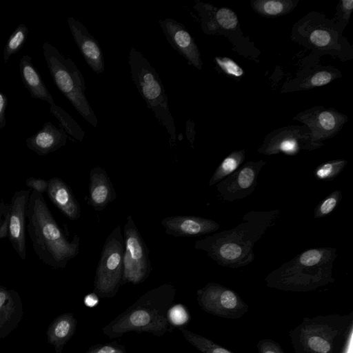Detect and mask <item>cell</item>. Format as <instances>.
<instances>
[{"label":"cell","mask_w":353,"mask_h":353,"mask_svg":"<svg viewBox=\"0 0 353 353\" xmlns=\"http://www.w3.org/2000/svg\"><path fill=\"white\" fill-rule=\"evenodd\" d=\"M279 214V210L248 212L235 228L199 239L194 247L223 267L245 266L254 259L255 243L274 224Z\"/></svg>","instance_id":"6da1fadb"},{"label":"cell","mask_w":353,"mask_h":353,"mask_svg":"<svg viewBox=\"0 0 353 353\" xmlns=\"http://www.w3.org/2000/svg\"><path fill=\"white\" fill-rule=\"evenodd\" d=\"M27 229L34 252L45 264L65 268L79 253L80 238L69 241L54 219L43 194L32 190L27 205Z\"/></svg>","instance_id":"7a4b0ae2"},{"label":"cell","mask_w":353,"mask_h":353,"mask_svg":"<svg viewBox=\"0 0 353 353\" xmlns=\"http://www.w3.org/2000/svg\"><path fill=\"white\" fill-rule=\"evenodd\" d=\"M176 289L164 283L141 295L131 306L102 328L110 339L125 333L148 332L162 336L169 330L168 311L172 306Z\"/></svg>","instance_id":"3957f363"},{"label":"cell","mask_w":353,"mask_h":353,"mask_svg":"<svg viewBox=\"0 0 353 353\" xmlns=\"http://www.w3.org/2000/svg\"><path fill=\"white\" fill-rule=\"evenodd\" d=\"M336 256L335 248L306 250L270 272L265 284L290 292H308L326 285L334 281L332 268Z\"/></svg>","instance_id":"277c9868"},{"label":"cell","mask_w":353,"mask_h":353,"mask_svg":"<svg viewBox=\"0 0 353 353\" xmlns=\"http://www.w3.org/2000/svg\"><path fill=\"white\" fill-rule=\"evenodd\" d=\"M352 315L305 318L290 333L296 353H341L351 333Z\"/></svg>","instance_id":"5b68a950"},{"label":"cell","mask_w":353,"mask_h":353,"mask_svg":"<svg viewBox=\"0 0 353 353\" xmlns=\"http://www.w3.org/2000/svg\"><path fill=\"white\" fill-rule=\"evenodd\" d=\"M128 65L132 80L147 107L166 129L170 142L174 144L176 140L174 120L169 108L168 97L157 72L143 54L134 48L130 50Z\"/></svg>","instance_id":"8992f818"},{"label":"cell","mask_w":353,"mask_h":353,"mask_svg":"<svg viewBox=\"0 0 353 353\" xmlns=\"http://www.w3.org/2000/svg\"><path fill=\"white\" fill-rule=\"evenodd\" d=\"M43 53L51 77L60 92L79 114L93 127L97 118L85 94L84 78L74 62L65 57L48 42L43 43Z\"/></svg>","instance_id":"52a82bcc"},{"label":"cell","mask_w":353,"mask_h":353,"mask_svg":"<svg viewBox=\"0 0 353 353\" xmlns=\"http://www.w3.org/2000/svg\"><path fill=\"white\" fill-rule=\"evenodd\" d=\"M334 22L327 21L321 14L311 12L294 25L292 38L310 50L335 54L344 59V50L348 44Z\"/></svg>","instance_id":"ba28073f"},{"label":"cell","mask_w":353,"mask_h":353,"mask_svg":"<svg viewBox=\"0 0 353 353\" xmlns=\"http://www.w3.org/2000/svg\"><path fill=\"white\" fill-rule=\"evenodd\" d=\"M123 236L118 225L108 236L96 269L93 292L99 298L114 297L121 285Z\"/></svg>","instance_id":"9c48e42d"},{"label":"cell","mask_w":353,"mask_h":353,"mask_svg":"<svg viewBox=\"0 0 353 353\" xmlns=\"http://www.w3.org/2000/svg\"><path fill=\"white\" fill-rule=\"evenodd\" d=\"M123 242L121 285L128 283L134 285L141 283L148 277L152 268L149 250L131 215L126 217Z\"/></svg>","instance_id":"30bf717a"},{"label":"cell","mask_w":353,"mask_h":353,"mask_svg":"<svg viewBox=\"0 0 353 353\" xmlns=\"http://www.w3.org/2000/svg\"><path fill=\"white\" fill-rule=\"evenodd\" d=\"M196 299L204 311L224 319H239L248 311L236 292L216 283H208L198 290Z\"/></svg>","instance_id":"8fae6325"},{"label":"cell","mask_w":353,"mask_h":353,"mask_svg":"<svg viewBox=\"0 0 353 353\" xmlns=\"http://www.w3.org/2000/svg\"><path fill=\"white\" fill-rule=\"evenodd\" d=\"M293 119L304 123L309 129L311 150L323 146V141L337 134L347 121L346 115L334 108L323 106L304 110Z\"/></svg>","instance_id":"7c38bea8"},{"label":"cell","mask_w":353,"mask_h":353,"mask_svg":"<svg viewBox=\"0 0 353 353\" xmlns=\"http://www.w3.org/2000/svg\"><path fill=\"white\" fill-rule=\"evenodd\" d=\"M303 150H311L309 129L305 126L290 125L270 132L258 152L266 155H295Z\"/></svg>","instance_id":"4fadbf2b"},{"label":"cell","mask_w":353,"mask_h":353,"mask_svg":"<svg viewBox=\"0 0 353 353\" xmlns=\"http://www.w3.org/2000/svg\"><path fill=\"white\" fill-rule=\"evenodd\" d=\"M265 164L263 160L248 161L217 183L216 188L221 199L234 201L250 196L254 191L258 176Z\"/></svg>","instance_id":"5bb4252c"},{"label":"cell","mask_w":353,"mask_h":353,"mask_svg":"<svg viewBox=\"0 0 353 353\" xmlns=\"http://www.w3.org/2000/svg\"><path fill=\"white\" fill-rule=\"evenodd\" d=\"M32 190L14 192L10 203L8 239L21 260L26 257V219L27 205Z\"/></svg>","instance_id":"9a60e30c"},{"label":"cell","mask_w":353,"mask_h":353,"mask_svg":"<svg viewBox=\"0 0 353 353\" xmlns=\"http://www.w3.org/2000/svg\"><path fill=\"white\" fill-rule=\"evenodd\" d=\"M163 32L170 43L190 65L201 70L203 62L194 39L183 24L171 18L159 21Z\"/></svg>","instance_id":"2e32d148"},{"label":"cell","mask_w":353,"mask_h":353,"mask_svg":"<svg viewBox=\"0 0 353 353\" xmlns=\"http://www.w3.org/2000/svg\"><path fill=\"white\" fill-rule=\"evenodd\" d=\"M167 234L174 237L198 236L211 234L220 228L212 219L196 216H172L161 221Z\"/></svg>","instance_id":"e0dca14e"},{"label":"cell","mask_w":353,"mask_h":353,"mask_svg":"<svg viewBox=\"0 0 353 353\" xmlns=\"http://www.w3.org/2000/svg\"><path fill=\"white\" fill-rule=\"evenodd\" d=\"M67 22L73 39L88 66L97 74L103 72L104 59L97 40L79 20L70 17Z\"/></svg>","instance_id":"ac0fdd59"},{"label":"cell","mask_w":353,"mask_h":353,"mask_svg":"<svg viewBox=\"0 0 353 353\" xmlns=\"http://www.w3.org/2000/svg\"><path fill=\"white\" fill-rule=\"evenodd\" d=\"M194 8L200 17L201 28L207 34L219 33L220 30H233L239 25L237 15L230 8H216L199 1Z\"/></svg>","instance_id":"d6986e66"},{"label":"cell","mask_w":353,"mask_h":353,"mask_svg":"<svg viewBox=\"0 0 353 353\" xmlns=\"http://www.w3.org/2000/svg\"><path fill=\"white\" fill-rule=\"evenodd\" d=\"M23 315V303L19 293L0 285V339L17 328Z\"/></svg>","instance_id":"ffe728a7"},{"label":"cell","mask_w":353,"mask_h":353,"mask_svg":"<svg viewBox=\"0 0 353 353\" xmlns=\"http://www.w3.org/2000/svg\"><path fill=\"white\" fill-rule=\"evenodd\" d=\"M88 203L95 211L104 210L117 198L113 184L105 170L97 165L90 172Z\"/></svg>","instance_id":"44dd1931"},{"label":"cell","mask_w":353,"mask_h":353,"mask_svg":"<svg viewBox=\"0 0 353 353\" xmlns=\"http://www.w3.org/2000/svg\"><path fill=\"white\" fill-rule=\"evenodd\" d=\"M67 139L68 134L62 128L47 121L36 134L26 139V143L30 150L44 156L64 146Z\"/></svg>","instance_id":"7402d4cb"},{"label":"cell","mask_w":353,"mask_h":353,"mask_svg":"<svg viewBox=\"0 0 353 353\" xmlns=\"http://www.w3.org/2000/svg\"><path fill=\"white\" fill-rule=\"evenodd\" d=\"M46 193L52 203L70 220L80 218L79 203L62 179L54 176L49 179Z\"/></svg>","instance_id":"603a6c76"},{"label":"cell","mask_w":353,"mask_h":353,"mask_svg":"<svg viewBox=\"0 0 353 353\" xmlns=\"http://www.w3.org/2000/svg\"><path fill=\"white\" fill-rule=\"evenodd\" d=\"M19 72L22 83L32 98L47 101L50 105L54 101L39 72L32 63V57L23 55L19 61Z\"/></svg>","instance_id":"cb8c5ba5"},{"label":"cell","mask_w":353,"mask_h":353,"mask_svg":"<svg viewBox=\"0 0 353 353\" xmlns=\"http://www.w3.org/2000/svg\"><path fill=\"white\" fill-rule=\"evenodd\" d=\"M77 319L72 313L57 316L47 330L48 342L52 345L57 353H61L64 345L75 332Z\"/></svg>","instance_id":"d4e9b609"},{"label":"cell","mask_w":353,"mask_h":353,"mask_svg":"<svg viewBox=\"0 0 353 353\" xmlns=\"http://www.w3.org/2000/svg\"><path fill=\"white\" fill-rule=\"evenodd\" d=\"M299 0H255L251 1L252 9L264 17H277L294 10Z\"/></svg>","instance_id":"484cf974"},{"label":"cell","mask_w":353,"mask_h":353,"mask_svg":"<svg viewBox=\"0 0 353 353\" xmlns=\"http://www.w3.org/2000/svg\"><path fill=\"white\" fill-rule=\"evenodd\" d=\"M245 150H235L226 156L220 163L209 181V185H216L219 181L236 170L245 160Z\"/></svg>","instance_id":"4316f807"},{"label":"cell","mask_w":353,"mask_h":353,"mask_svg":"<svg viewBox=\"0 0 353 353\" xmlns=\"http://www.w3.org/2000/svg\"><path fill=\"white\" fill-rule=\"evenodd\" d=\"M185 340L202 353H234L210 339L181 327Z\"/></svg>","instance_id":"83f0119b"},{"label":"cell","mask_w":353,"mask_h":353,"mask_svg":"<svg viewBox=\"0 0 353 353\" xmlns=\"http://www.w3.org/2000/svg\"><path fill=\"white\" fill-rule=\"evenodd\" d=\"M50 112L58 119L66 133L77 141H83L85 131L67 112L56 104L50 106Z\"/></svg>","instance_id":"f1b7e54d"},{"label":"cell","mask_w":353,"mask_h":353,"mask_svg":"<svg viewBox=\"0 0 353 353\" xmlns=\"http://www.w3.org/2000/svg\"><path fill=\"white\" fill-rule=\"evenodd\" d=\"M28 35V28L20 23L9 37L3 50V60L6 63L10 57L18 52L23 46Z\"/></svg>","instance_id":"f546056e"},{"label":"cell","mask_w":353,"mask_h":353,"mask_svg":"<svg viewBox=\"0 0 353 353\" xmlns=\"http://www.w3.org/2000/svg\"><path fill=\"white\" fill-rule=\"evenodd\" d=\"M338 74H341L339 70L331 68L321 70L306 78L300 83L299 88V89H311L327 85L338 78Z\"/></svg>","instance_id":"4dcf8cb0"},{"label":"cell","mask_w":353,"mask_h":353,"mask_svg":"<svg viewBox=\"0 0 353 353\" xmlns=\"http://www.w3.org/2000/svg\"><path fill=\"white\" fill-rule=\"evenodd\" d=\"M347 164V161L344 159L329 161L317 166L314 174L319 180L332 181L343 170Z\"/></svg>","instance_id":"1f68e13d"},{"label":"cell","mask_w":353,"mask_h":353,"mask_svg":"<svg viewBox=\"0 0 353 353\" xmlns=\"http://www.w3.org/2000/svg\"><path fill=\"white\" fill-rule=\"evenodd\" d=\"M342 199V192L336 190L321 201L314 210V217L316 219L323 218L336 208Z\"/></svg>","instance_id":"d6a6232c"},{"label":"cell","mask_w":353,"mask_h":353,"mask_svg":"<svg viewBox=\"0 0 353 353\" xmlns=\"http://www.w3.org/2000/svg\"><path fill=\"white\" fill-rule=\"evenodd\" d=\"M214 62L221 71L233 78H241L244 70L233 59L227 57H215Z\"/></svg>","instance_id":"836d02e7"},{"label":"cell","mask_w":353,"mask_h":353,"mask_svg":"<svg viewBox=\"0 0 353 353\" xmlns=\"http://www.w3.org/2000/svg\"><path fill=\"white\" fill-rule=\"evenodd\" d=\"M353 10V1L352 0H341L337 6L336 17L338 23L336 26L341 32L342 23H344V26L347 25L349 21L350 17Z\"/></svg>","instance_id":"e575fe53"},{"label":"cell","mask_w":353,"mask_h":353,"mask_svg":"<svg viewBox=\"0 0 353 353\" xmlns=\"http://www.w3.org/2000/svg\"><path fill=\"white\" fill-rule=\"evenodd\" d=\"M168 317L170 323L174 325H182L189 319L188 313L181 304L171 307L168 311Z\"/></svg>","instance_id":"d590c367"},{"label":"cell","mask_w":353,"mask_h":353,"mask_svg":"<svg viewBox=\"0 0 353 353\" xmlns=\"http://www.w3.org/2000/svg\"><path fill=\"white\" fill-rule=\"evenodd\" d=\"M84 353H126L125 346L116 342L90 347Z\"/></svg>","instance_id":"8d00e7d4"},{"label":"cell","mask_w":353,"mask_h":353,"mask_svg":"<svg viewBox=\"0 0 353 353\" xmlns=\"http://www.w3.org/2000/svg\"><path fill=\"white\" fill-rule=\"evenodd\" d=\"M259 353H285L280 345L270 339H263L256 345Z\"/></svg>","instance_id":"74e56055"},{"label":"cell","mask_w":353,"mask_h":353,"mask_svg":"<svg viewBox=\"0 0 353 353\" xmlns=\"http://www.w3.org/2000/svg\"><path fill=\"white\" fill-rule=\"evenodd\" d=\"M26 185L32 190H34L41 194L46 192L48 188V181L43 179L30 177L26 179Z\"/></svg>","instance_id":"f35d334b"},{"label":"cell","mask_w":353,"mask_h":353,"mask_svg":"<svg viewBox=\"0 0 353 353\" xmlns=\"http://www.w3.org/2000/svg\"><path fill=\"white\" fill-rule=\"evenodd\" d=\"M8 105V98L5 94L0 91V129L6 125V110Z\"/></svg>","instance_id":"ab89813d"},{"label":"cell","mask_w":353,"mask_h":353,"mask_svg":"<svg viewBox=\"0 0 353 353\" xmlns=\"http://www.w3.org/2000/svg\"><path fill=\"white\" fill-rule=\"evenodd\" d=\"M10 211V209L5 214L3 220L0 225V240L5 239L8 235Z\"/></svg>","instance_id":"60d3db41"},{"label":"cell","mask_w":353,"mask_h":353,"mask_svg":"<svg viewBox=\"0 0 353 353\" xmlns=\"http://www.w3.org/2000/svg\"><path fill=\"white\" fill-rule=\"evenodd\" d=\"M186 137L189 141L191 147L194 148L195 130L194 128V123L190 121H188L186 123Z\"/></svg>","instance_id":"b9f144b4"},{"label":"cell","mask_w":353,"mask_h":353,"mask_svg":"<svg viewBox=\"0 0 353 353\" xmlns=\"http://www.w3.org/2000/svg\"><path fill=\"white\" fill-rule=\"evenodd\" d=\"M99 301L98 296L94 292L87 294L83 300L84 304L89 307H93L97 305Z\"/></svg>","instance_id":"7bdbcfd3"},{"label":"cell","mask_w":353,"mask_h":353,"mask_svg":"<svg viewBox=\"0 0 353 353\" xmlns=\"http://www.w3.org/2000/svg\"><path fill=\"white\" fill-rule=\"evenodd\" d=\"M10 209V204H5L3 202L0 203V225L3 220L5 214Z\"/></svg>","instance_id":"ee69618b"}]
</instances>
